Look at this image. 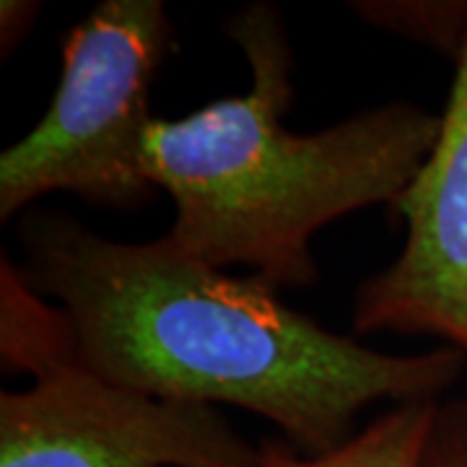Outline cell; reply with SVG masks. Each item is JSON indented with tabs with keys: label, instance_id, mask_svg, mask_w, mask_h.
<instances>
[{
	"label": "cell",
	"instance_id": "cell-1",
	"mask_svg": "<svg viewBox=\"0 0 467 467\" xmlns=\"http://www.w3.org/2000/svg\"><path fill=\"white\" fill-rule=\"evenodd\" d=\"M34 291L60 301L76 361L167 400L234 405L325 454L353 439L374 400H439L462 374L460 348L389 356L285 306L275 288L187 257L167 236L130 244L60 211L18 226Z\"/></svg>",
	"mask_w": 467,
	"mask_h": 467
},
{
	"label": "cell",
	"instance_id": "cell-2",
	"mask_svg": "<svg viewBox=\"0 0 467 467\" xmlns=\"http://www.w3.org/2000/svg\"><path fill=\"white\" fill-rule=\"evenodd\" d=\"M229 36L250 60V91L182 119H153L146 133V174L174 201L167 239L218 270L252 267L273 288L312 285L315 232L398 201L434 150L441 115L392 101L319 133H291L281 11L250 5L232 18Z\"/></svg>",
	"mask_w": 467,
	"mask_h": 467
},
{
	"label": "cell",
	"instance_id": "cell-3",
	"mask_svg": "<svg viewBox=\"0 0 467 467\" xmlns=\"http://www.w3.org/2000/svg\"><path fill=\"white\" fill-rule=\"evenodd\" d=\"M169 45L161 0H104L70 29L50 109L0 156V221L55 190L107 208L149 201V97Z\"/></svg>",
	"mask_w": 467,
	"mask_h": 467
},
{
	"label": "cell",
	"instance_id": "cell-4",
	"mask_svg": "<svg viewBox=\"0 0 467 467\" xmlns=\"http://www.w3.org/2000/svg\"><path fill=\"white\" fill-rule=\"evenodd\" d=\"M0 392V467H257L213 405L143 395L76 358Z\"/></svg>",
	"mask_w": 467,
	"mask_h": 467
},
{
	"label": "cell",
	"instance_id": "cell-5",
	"mask_svg": "<svg viewBox=\"0 0 467 467\" xmlns=\"http://www.w3.org/2000/svg\"><path fill=\"white\" fill-rule=\"evenodd\" d=\"M408 239L392 265L356 294L358 333L439 335L467 353V42L441 130L398 195Z\"/></svg>",
	"mask_w": 467,
	"mask_h": 467
},
{
	"label": "cell",
	"instance_id": "cell-6",
	"mask_svg": "<svg viewBox=\"0 0 467 467\" xmlns=\"http://www.w3.org/2000/svg\"><path fill=\"white\" fill-rule=\"evenodd\" d=\"M439 400L398 402L343 447L299 457L278 441L260 447L257 467H423Z\"/></svg>",
	"mask_w": 467,
	"mask_h": 467
},
{
	"label": "cell",
	"instance_id": "cell-7",
	"mask_svg": "<svg viewBox=\"0 0 467 467\" xmlns=\"http://www.w3.org/2000/svg\"><path fill=\"white\" fill-rule=\"evenodd\" d=\"M356 14L368 24L402 34L429 45L434 50L450 52L457 60L467 42V3H431V0H395V3H353Z\"/></svg>",
	"mask_w": 467,
	"mask_h": 467
},
{
	"label": "cell",
	"instance_id": "cell-8",
	"mask_svg": "<svg viewBox=\"0 0 467 467\" xmlns=\"http://www.w3.org/2000/svg\"><path fill=\"white\" fill-rule=\"evenodd\" d=\"M423 467H467V400L439 402Z\"/></svg>",
	"mask_w": 467,
	"mask_h": 467
},
{
	"label": "cell",
	"instance_id": "cell-9",
	"mask_svg": "<svg viewBox=\"0 0 467 467\" xmlns=\"http://www.w3.org/2000/svg\"><path fill=\"white\" fill-rule=\"evenodd\" d=\"M3 26H0V32H3V50H8V39H11V45L16 42L18 36H24V34L29 32V26H32V18L36 16V3H16V0H3Z\"/></svg>",
	"mask_w": 467,
	"mask_h": 467
}]
</instances>
